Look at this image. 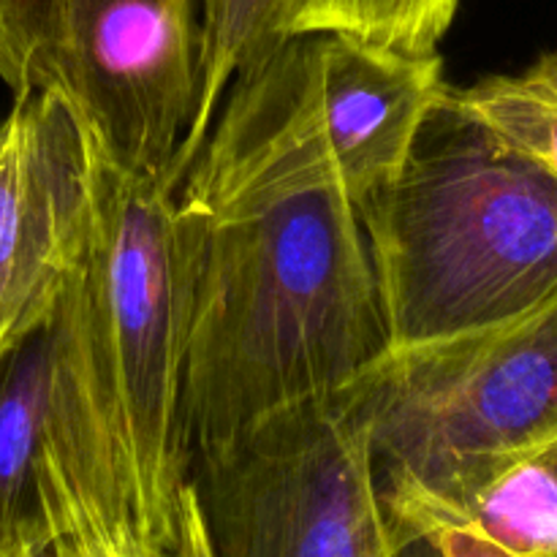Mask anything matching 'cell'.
Masks as SVG:
<instances>
[{"label":"cell","instance_id":"15","mask_svg":"<svg viewBox=\"0 0 557 557\" xmlns=\"http://www.w3.org/2000/svg\"><path fill=\"white\" fill-rule=\"evenodd\" d=\"M424 544H430L438 557H539L511 553L471 525H441L424 539Z\"/></svg>","mask_w":557,"mask_h":557},{"label":"cell","instance_id":"8","mask_svg":"<svg viewBox=\"0 0 557 557\" xmlns=\"http://www.w3.org/2000/svg\"><path fill=\"white\" fill-rule=\"evenodd\" d=\"M87 218V150L49 96H14L0 123V357L52 315Z\"/></svg>","mask_w":557,"mask_h":557},{"label":"cell","instance_id":"9","mask_svg":"<svg viewBox=\"0 0 557 557\" xmlns=\"http://www.w3.org/2000/svg\"><path fill=\"white\" fill-rule=\"evenodd\" d=\"M71 482L54 419L49 319L0 357V549L47 547Z\"/></svg>","mask_w":557,"mask_h":557},{"label":"cell","instance_id":"4","mask_svg":"<svg viewBox=\"0 0 557 557\" xmlns=\"http://www.w3.org/2000/svg\"><path fill=\"white\" fill-rule=\"evenodd\" d=\"M446 85L438 52L297 33L232 82L180 201L212 210L326 190L359 210L406 166Z\"/></svg>","mask_w":557,"mask_h":557},{"label":"cell","instance_id":"7","mask_svg":"<svg viewBox=\"0 0 557 557\" xmlns=\"http://www.w3.org/2000/svg\"><path fill=\"white\" fill-rule=\"evenodd\" d=\"M212 557H400L357 381L190 455Z\"/></svg>","mask_w":557,"mask_h":557},{"label":"cell","instance_id":"11","mask_svg":"<svg viewBox=\"0 0 557 557\" xmlns=\"http://www.w3.org/2000/svg\"><path fill=\"white\" fill-rule=\"evenodd\" d=\"M441 525H471L517 555L557 557V466L549 449L500 468Z\"/></svg>","mask_w":557,"mask_h":557},{"label":"cell","instance_id":"10","mask_svg":"<svg viewBox=\"0 0 557 557\" xmlns=\"http://www.w3.org/2000/svg\"><path fill=\"white\" fill-rule=\"evenodd\" d=\"M302 3L305 0H201L199 101L169 172L172 188L183 185L232 82L294 36Z\"/></svg>","mask_w":557,"mask_h":557},{"label":"cell","instance_id":"1","mask_svg":"<svg viewBox=\"0 0 557 557\" xmlns=\"http://www.w3.org/2000/svg\"><path fill=\"white\" fill-rule=\"evenodd\" d=\"M87 150V218L49 315L54 419L79 498L174 528L190 473L185 346L201 215Z\"/></svg>","mask_w":557,"mask_h":557},{"label":"cell","instance_id":"17","mask_svg":"<svg viewBox=\"0 0 557 557\" xmlns=\"http://www.w3.org/2000/svg\"><path fill=\"white\" fill-rule=\"evenodd\" d=\"M0 557H49V553L41 544H20V547L0 549Z\"/></svg>","mask_w":557,"mask_h":557},{"label":"cell","instance_id":"12","mask_svg":"<svg viewBox=\"0 0 557 557\" xmlns=\"http://www.w3.org/2000/svg\"><path fill=\"white\" fill-rule=\"evenodd\" d=\"M449 101L536 163L557 183V49L520 74L468 87L449 85Z\"/></svg>","mask_w":557,"mask_h":557},{"label":"cell","instance_id":"18","mask_svg":"<svg viewBox=\"0 0 557 557\" xmlns=\"http://www.w3.org/2000/svg\"><path fill=\"white\" fill-rule=\"evenodd\" d=\"M547 449H549V455H553V460H555V466H557V444L547 446Z\"/></svg>","mask_w":557,"mask_h":557},{"label":"cell","instance_id":"6","mask_svg":"<svg viewBox=\"0 0 557 557\" xmlns=\"http://www.w3.org/2000/svg\"><path fill=\"white\" fill-rule=\"evenodd\" d=\"M201 0H0V82L49 96L123 172L169 183L199 101Z\"/></svg>","mask_w":557,"mask_h":557},{"label":"cell","instance_id":"16","mask_svg":"<svg viewBox=\"0 0 557 557\" xmlns=\"http://www.w3.org/2000/svg\"><path fill=\"white\" fill-rule=\"evenodd\" d=\"M169 557H212L210 544H207L205 528H201L199 509H196V498L190 484H185L183 500H180V520H177V536H174Z\"/></svg>","mask_w":557,"mask_h":557},{"label":"cell","instance_id":"5","mask_svg":"<svg viewBox=\"0 0 557 557\" xmlns=\"http://www.w3.org/2000/svg\"><path fill=\"white\" fill-rule=\"evenodd\" d=\"M357 386L408 549L500 468L557 444V297L509 324L386 348Z\"/></svg>","mask_w":557,"mask_h":557},{"label":"cell","instance_id":"3","mask_svg":"<svg viewBox=\"0 0 557 557\" xmlns=\"http://www.w3.org/2000/svg\"><path fill=\"white\" fill-rule=\"evenodd\" d=\"M446 90L400 174L359 207L389 348L509 324L557 297V183Z\"/></svg>","mask_w":557,"mask_h":557},{"label":"cell","instance_id":"14","mask_svg":"<svg viewBox=\"0 0 557 557\" xmlns=\"http://www.w3.org/2000/svg\"><path fill=\"white\" fill-rule=\"evenodd\" d=\"M174 536L177 525H147L134 515L98 509L71 490V498L49 528L47 553L49 557H169Z\"/></svg>","mask_w":557,"mask_h":557},{"label":"cell","instance_id":"13","mask_svg":"<svg viewBox=\"0 0 557 557\" xmlns=\"http://www.w3.org/2000/svg\"><path fill=\"white\" fill-rule=\"evenodd\" d=\"M460 0H305L297 33H346L408 54H435Z\"/></svg>","mask_w":557,"mask_h":557},{"label":"cell","instance_id":"2","mask_svg":"<svg viewBox=\"0 0 557 557\" xmlns=\"http://www.w3.org/2000/svg\"><path fill=\"white\" fill-rule=\"evenodd\" d=\"M196 212L201 232L185 346L190 455L343 389L389 348L370 245L351 201L315 190Z\"/></svg>","mask_w":557,"mask_h":557}]
</instances>
